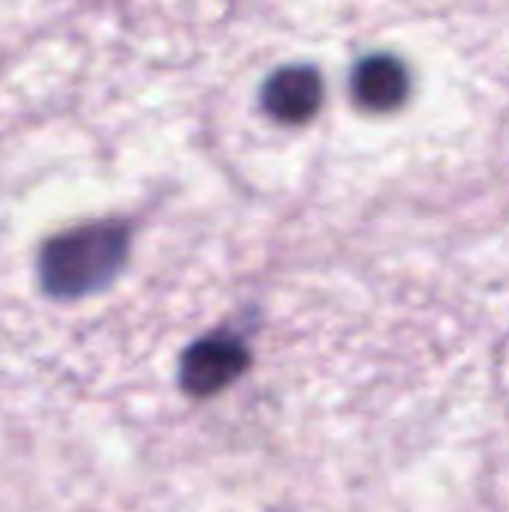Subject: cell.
Returning <instances> with one entry per match:
<instances>
[{"mask_svg":"<svg viewBox=\"0 0 509 512\" xmlns=\"http://www.w3.org/2000/svg\"><path fill=\"white\" fill-rule=\"evenodd\" d=\"M123 222H84L48 237L36 258L39 288L51 300H81L108 288L129 258Z\"/></svg>","mask_w":509,"mask_h":512,"instance_id":"6da1fadb","label":"cell"},{"mask_svg":"<svg viewBox=\"0 0 509 512\" xmlns=\"http://www.w3.org/2000/svg\"><path fill=\"white\" fill-rule=\"evenodd\" d=\"M249 351L228 333L198 339L180 360V387L189 396H213L243 375Z\"/></svg>","mask_w":509,"mask_h":512,"instance_id":"7a4b0ae2","label":"cell"},{"mask_svg":"<svg viewBox=\"0 0 509 512\" xmlns=\"http://www.w3.org/2000/svg\"><path fill=\"white\" fill-rule=\"evenodd\" d=\"M324 99L321 75L312 66H282L261 90V102L270 117L282 123H306Z\"/></svg>","mask_w":509,"mask_h":512,"instance_id":"3957f363","label":"cell"},{"mask_svg":"<svg viewBox=\"0 0 509 512\" xmlns=\"http://www.w3.org/2000/svg\"><path fill=\"white\" fill-rule=\"evenodd\" d=\"M351 93L366 111H393L408 99V69L396 57L372 54L354 66Z\"/></svg>","mask_w":509,"mask_h":512,"instance_id":"277c9868","label":"cell"}]
</instances>
